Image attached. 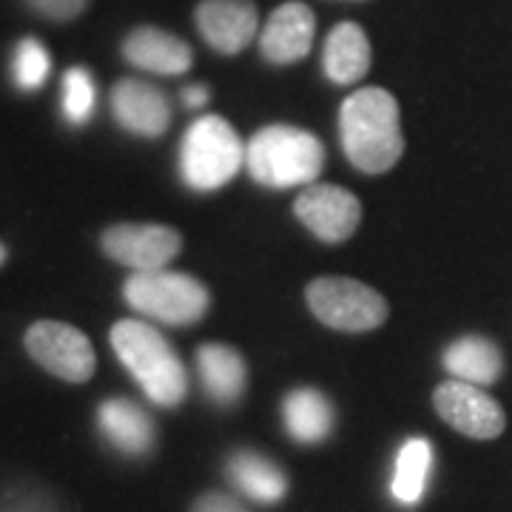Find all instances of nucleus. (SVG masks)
Segmentation results:
<instances>
[{
    "instance_id": "1",
    "label": "nucleus",
    "mask_w": 512,
    "mask_h": 512,
    "mask_svg": "<svg viewBox=\"0 0 512 512\" xmlns=\"http://www.w3.org/2000/svg\"><path fill=\"white\" fill-rule=\"evenodd\" d=\"M339 134L348 160L365 174H384L402 160V117L387 89L367 86L350 94L339 109Z\"/></svg>"
},
{
    "instance_id": "2",
    "label": "nucleus",
    "mask_w": 512,
    "mask_h": 512,
    "mask_svg": "<svg viewBox=\"0 0 512 512\" xmlns=\"http://www.w3.org/2000/svg\"><path fill=\"white\" fill-rule=\"evenodd\" d=\"M111 348L151 402L160 407H177L183 402L188 376L177 350L163 339V333L140 319H123L111 328Z\"/></svg>"
},
{
    "instance_id": "3",
    "label": "nucleus",
    "mask_w": 512,
    "mask_h": 512,
    "mask_svg": "<svg viewBox=\"0 0 512 512\" xmlns=\"http://www.w3.org/2000/svg\"><path fill=\"white\" fill-rule=\"evenodd\" d=\"M245 165L259 185H313L325 168V146L316 134L296 126H265L245 148Z\"/></svg>"
},
{
    "instance_id": "4",
    "label": "nucleus",
    "mask_w": 512,
    "mask_h": 512,
    "mask_svg": "<svg viewBox=\"0 0 512 512\" xmlns=\"http://www.w3.org/2000/svg\"><path fill=\"white\" fill-rule=\"evenodd\" d=\"M245 163V146L237 128L217 114L200 117L180 143V174L194 191H217L237 177Z\"/></svg>"
},
{
    "instance_id": "5",
    "label": "nucleus",
    "mask_w": 512,
    "mask_h": 512,
    "mask_svg": "<svg viewBox=\"0 0 512 512\" xmlns=\"http://www.w3.org/2000/svg\"><path fill=\"white\" fill-rule=\"evenodd\" d=\"M126 302L154 322L194 325L211 308V293L200 279L177 271H137L126 279Z\"/></svg>"
},
{
    "instance_id": "6",
    "label": "nucleus",
    "mask_w": 512,
    "mask_h": 512,
    "mask_svg": "<svg viewBox=\"0 0 512 512\" xmlns=\"http://www.w3.org/2000/svg\"><path fill=\"white\" fill-rule=\"evenodd\" d=\"M308 305L322 325L345 333L379 328L390 313L382 293L345 276H322L311 282Z\"/></svg>"
},
{
    "instance_id": "7",
    "label": "nucleus",
    "mask_w": 512,
    "mask_h": 512,
    "mask_svg": "<svg viewBox=\"0 0 512 512\" xmlns=\"http://www.w3.org/2000/svg\"><path fill=\"white\" fill-rule=\"evenodd\" d=\"M26 350L37 365L57 379L72 384L89 382L97 370L92 342L86 339L83 330L72 328L66 322L43 319L26 330Z\"/></svg>"
},
{
    "instance_id": "8",
    "label": "nucleus",
    "mask_w": 512,
    "mask_h": 512,
    "mask_svg": "<svg viewBox=\"0 0 512 512\" xmlns=\"http://www.w3.org/2000/svg\"><path fill=\"white\" fill-rule=\"evenodd\" d=\"M100 245L106 256L114 262L137 271H163L165 265L180 254L183 248V237L168 228V225H157V222H120L103 231Z\"/></svg>"
},
{
    "instance_id": "9",
    "label": "nucleus",
    "mask_w": 512,
    "mask_h": 512,
    "mask_svg": "<svg viewBox=\"0 0 512 512\" xmlns=\"http://www.w3.org/2000/svg\"><path fill=\"white\" fill-rule=\"evenodd\" d=\"M296 217L311 231L313 237L322 242H345L353 237V231L362 222V202L348 188L339 185H308L296 202H293Z\"/></svg>"
},
{
    "instance_id": "10",
    "label": "nucleus",
    "mask_w": 512,
    "mask_h": 512,
    "mask_svg": "<svg viewBox=\"0 0 512 512\" xmlns=\"http://www.w3.org/2000/svg\"><path fill=\"white\" fill-rule=\"evenodd\" d=\"M433 404H436L441 419L470 439H498L507 427V416H504L501 404L476 384L456 382V379L444 382L436 390Z\"/></svg>"
},
{
    "instance_id": "11",
    "label": "nucleus",
    "mask_w": 512,
    "mask_h": 512,
    "mask_svg": "<svg viewBox=\"0 0 512 512\" xmlns=\"http://www.w3.org/2000/svg\"><path fill=\"white\" fill-rule=\"evenodd\" d=\"M197 29L214 52L239 55L254 43L259 12L254 0H202L197 6Z\"/></svg>"
},
{
    "instance_id": "12",
    "label": "nucleus",
    "mask_w": 512,
    "mask_h": 512,
    "mask_svg": "<svg viewBox=\"0 0 512 512\" xmlns=\"http://www.w3.org/2000/svg\"><path fill=\"white\" fill-rule=\"evenodd\" d=\"M316 35V18L305 3H282L271 12L259 35V52L274 66H291L308 57Z\"/></svg>"
},
{
    "instance_id": "13",
    "label": "nucleus",
    "mask_w": 512,
    "mask_h": 512,
    "mask_svg": "<svg viewBox=\"0 0 512 512\" xmlns=\"http://www.w3.org/2000/svg\"><path fill=\"white\" fill-rule=\"evenodd\" d=\"M111 111L114 120L137 137H160L171 126L168 97L143 80H120L111 89Z\"/></svg>"
},
{
    "instance_id": "14",
    "label": "nucleus",
    "mask_w": 512,
    "mask_h": 512,
    "mask_svg": "<svg viewBox=\"0 0 512 512\" xmlns=\"http://www.w3.org/2000/svg\"><path fill=\"white\" fill-rule=\"evenodd\" d=\"M123 57L131 66L154 74H185L194 63V52L183 37L157 26H140L123 40Z\"/></svg>"
},
{
    "instance_id": "15",
    "label": "nucleus",
    "mask_w": 512,
    "mask_h": 512,
    "mask_svg": "<svg viewBox=\"0 0 512 512\" xmlns=\"http://www.w3.org/2000/svg\"><path fill=\"white\" fill-rule=\"evenodd\" d=\"M97 424L100 433L111 441V447H117L126 456H148L157 439L151 416L140 404L128 399H109L100 404Z\"/></svg>"
},
{
    "instance_id": "16",
    "label": "nucleus",
    "mask_w": 512,
    "mask_h": 512,
    "mask_svg": "<svg viewBox=\"0 0 512 512\" xmlns=\"http://www.w3.org/2000/svg\"><path fill=\"white\" fill-rule=\"evenodd\" d=\"M370 40L359 23H339L325 40L322 69L330 83L353 86L370 72Z\"/></svg>"
},
{
    "instance_id": "17",
    "label": "nucleus",
    "mask_w": 512,
    "mask_h": 512,
    "mask_svg": "<svg viewBox=\"0 0 512 512\" xmlns=\"http://www.w3.org/2000/svg\"><path fill=\"white\" fill-rule=\"evenodd\" d=\"M197 370H200L205 393L217 404H234L245 393L248 370L237 350L211 342L197 350Z\"/></svg>"
},
{
    "instance_id": "18",
    "label": "nucleus",
    "mask_w": 512,
    "mask_h": 512,
    "mask_svg": "<svg viewBox=\"0 0 512 512\" xmlns=\"http://www.w3.org/2000/svg\"><path fill=\"white\" fill-rule=\"evenodd\" d=\"M282 419L299 444H319L333 430V407L328 396L319 393L316 387H296L282 402Z\"/></svg>"
},
{
    "instance_id": "19",
    "label": "nucleus",
    "mask_w": 512,
    "mask_h": 512,
    "mask_svg": "<svg viewBox=\"0 0 512 512\" xmlns=\"http://www.w3.org/2000/svg\"><path fill=\"white\" fill-rule=\"evenodd\" d=\"M444 367L456 382L493 384L504 370V356L484 336H464L444 350Z\"/></svg>"
},
{
    "instance_id": "20",
    "label": "nucleus",
    "mask_w": 512,
    "mask_h": 512,
    "mask_svg": "<svg viewBox=\"0 0 512 512\" xmlns=\"http://www.w3.org/2000/svg\"><path fill=\"white\" fill-rule=\"evenodd\" d=\"M228 476L248 498L259 504H274L288 493V478L271 458L254 450H239L228 461Z\"/></svg>"
},
{
    "instance_id": "21",
    "label": "nucleus",
    "mask_w": 512,
    "mask_h": 512,
    "mask_svg": "<svg viewBox=\"0 0 512 512\" xmlns=\"http://www.w3.org/2000/svg\"><path fill=\"white\" fill-rule=\"evenodd\" d=\"M430 467H433V447H430V441H404V447L396 456V470H393V484H390L393 498L399 504H404V507L419 504L421 495L427 490Z\"/></svg>"
},
{
    "instance_id": "22",
    "label": "nucleus",
    "mask_w": 512,
    "mask_h": 512,
    "mask_svg": "<svg viewBox=\"0 0 512 512\" xmlns=\"http://www.w3.org/2000/svg\"><path fill=\"white\" fill-rule=\"evenodd\" d=\"M52 72V55L37 37H23L12 55V80L20 92H37Z\"/></svg>"
},
{
    "instance_id": "23",
    "label": "nucleus",
    "mask_w": 512,
    "mask_h": 512,
    "mask_svg": "<svg viewBox=\"0 0 512 512\" xmlns=\"http://www.w3.org/2000/svg\"><path fill=\"white\" fill-rule=\"evenodd\" d=\"M97 106V86L89 69L83 66H72L63 74V114L72 126H83L89 123Z\"/></svg>"
},
{
    "instance_id": "24",
    "label": "nucleus",
    "mask_w": 512,
    "mask_h": 512,
    "mask_svg": "<svg viewBox=\"0 0 512 512\" xmlns=\"http://www.w3.org/2000/svg\"><path fill=\"white\" fill-rule=\"evenodd\" d=\"M26 6L49 20H74L86 12L89 0H26Z\"/></svg>"
},
{
    "instance_id": "25",
    "label": "nucleus",
    "mask_w": 512,
    "mask_h": 512,
    "mask_svg": "<svg viewBox=\"0 0 512 512\" xmlns=\"http://www.w3.org/2000/svg\"><path fill=\"white\" fill-rule=\"evenodd\" d=\"M191 512H248V507L225 493H205L194 501Z\"/></svg>"
},
{
    "instance_id": "26",
    "label": "nucleus",
    "mask_w": 512,
    "mask_h": 512,
    "mask_svg": "<svg viewBox=\"0 0 512 512\" xmlns=\"http://www.w3.org/2000/svg\"><path fill=\"white\" fill-rule=\"evenodd\" d=\"M208 89L205 86H188L183 92V103L188 106V109H202L205 103H208Z\"/></svg>"
},
{
    "instance_id": "27",
    "label": "nucleus",
    "mask_w": 512,
    "mask_h": 512,
    "mask_svg": "<svg viewBox=\"0 0 512 512\" xmlns=\"http://www.w3.org/2000/svg\"><path fill=\"white\" fill-rule=\"evenodd\" d=\"M6 262V245H0V265Z\"/></svg>"
}]
</instances>
